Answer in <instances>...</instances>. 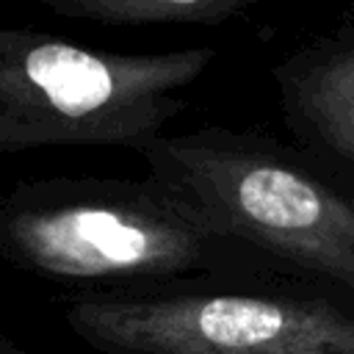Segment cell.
<instances>
[{
	"mask_svg": "<svg viewBox=\"0 0 354 354\" xmlns=\"http://www.w3.org/2000/svg\"><path fill=\"white\" fill-rule=\"evenodd\" d=\"M47 11L66 19L97 25H218L268 0H39Z\"/></svg>",
	"mask_w": 354,
	"mask_h": 354,
	"instance_id": "6",
	"label": "cell"
},
{
	"mask_svg": "<svg viewBox=\"0 0 354 354\" xmlns=\"http://www.w3.org/2000/svg\"><path fill=\"white\" fill-rule=\"evenodd\" d=\"M0 260L86 290L282 274L152 174L14 183L0 196Z\"/></svg>",
	"mask_w": 354,
	"mask_h": 354,
	"instance_id": "1",
	"label": "cell"
},
{
	"mask_svg": "<svg viewBox=\"0 0 354 354\" xmlns=\"http://www.w3.org/2000/svg\"><path fill=\"white\" fill-rule=\"evenodd\" d=\"M293 147L354 205V17L271 66Z\"/></svg>",
	"mask_w": 354,
	"mask_h": 354,
	"instance_id": "5",
	"label": "cell"
},
{
	"mask_svg": "<svg viewBox=\"0 0 354 354\" xmlns=\"http://www.w3.org/2000/svg\"><path fill=\"white\" fill-rule=\"evenodd\" d=\"M213 47L111 53L36 28L0 25V155L58 144L141 155L188 108L180 88L207 72Z\"/></svg>",
	"mask_w": 354,
	"mask_h": 354,
	"instance_id": "4",
	"label": "cell"
},
{
	"mask_svg": "<svg viewBox=\"0 0 354 354\" xmlns=\"http://www.w3.org/2000/svg\"><path fill=\"white\" fill-rule=\"evenodd\" d=\"M141 158L218 235L288 277L354 293V205L299 147L260 130L199 127L158 136Z\"/></svg>",
	"mask_w": 354,
	"mask_h": 354,
	"instance_id": "2",
	"label": "cell"
},
{
	"mask_svg": "<svg viewBox=\"0 0 354 354\" xmlns=\"http://www.w3.org/2000/svg\"><path fill=\"white\" fill-rule=\"evenodd\" d=\"M0 354H28L19 343H14L11 337H6V335H0Z\"/></svg>",
	"mask_w": 354,
	"mask_h": 354,
	"instance_id": "7",
	"label": "cell"
},
{
	"mask_svg": "<svg viewBox=\"0 0 354 354\" xmlns=\"http://www.w3.org/2000/svg\"><path fill=\"white\" fill-rule=\"evenodd\" d=\"M64 318L100 354H354V293L285 274L80 290Z\"/></svg>",
	"mask_w": 354,
	"mask_h": 354,
	"instance_id": "3",
	"label": "cell"
}]
</instances>
